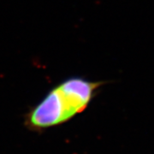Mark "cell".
<instances>
[{
  "label": "cell",
  "mask_w": 154,
  "mask_h": 154,
  "mask_svg": "<svg viewBox=\"0 0 154 154\" xmlns=\"http://www.w3.org/2000/svg\"><path fill=\"white\" fill-rule=\"evenodd\" d=\"M105 82L81 76L67 78L50 90L24 116V124L32 131H43L69 122L82 113Z\"/></svg>",
  "instance_id": "cell-1"
}]
</instances>
